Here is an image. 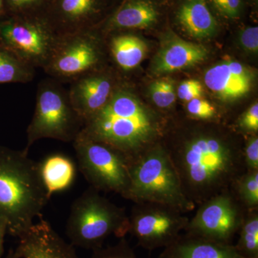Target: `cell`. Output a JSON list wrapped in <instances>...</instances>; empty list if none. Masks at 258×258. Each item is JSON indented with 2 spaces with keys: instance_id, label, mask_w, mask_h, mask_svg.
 <instances>
[{
  "instance_id": "obj_1",
  "label": "cell",
  "mask_w": 258,
  "mask_h": 258,
  "mask_svg": "<svg viewBox=\"0 0 258 258\" xmlns=\"http://www.w3.org/2000/svg\"><path fill=\"white\" fill-rule=\"evenodd\" d=\"M172 143L161 142L169 154L188 200L198 206L230 189L245 171L242 145L210 129L195 128Z\"/></svg>"
},
{
  "instance_id": "obj_2",
  "label": "cell",
  "mask_w": 258,
  "mask_h": 258,
  "mask_svg": "<svg viewBox=\"0 0 258 258\" xmlns=\"http://www.w3.org/2000/svg\"><path fill=\"white\" fill-rule=\"evenodd\" d=\"M163 128L160 118L122 84L108 103L85 121L81 132L132 159L161 142Z\"/></svg>"
},
{
  "instance_id": "obj_3",
  "label": "cell",
  "mask_w": 258,
  "mask_h": 258,
  "mask_svg": "<svg viewBox=\"0 0 258 258\" xmlns=\"http://www.w3.org/2000/svg\"><path fill=\"white\" fill-rule=\"evenodd\" d=\"M39 163L28 152L0 146V218L8 233L20 237L34 224L50 200Z\"/></svg>"
},
{
  "instance_id": "obj_4",
  "label": "cell",
  "mask_w": 258,
  "mask_h": 258,
  "mask_svg": "<svg viewBox=\"0 0 258 258\" xmlns=\"http://www.w3.org/2000/svg\"><path fill=\"white\" fill-rule=\"evenodd\" d=\"M130 187L125 200L169 205L186 214L196 206L185 196L179 175L161 142L131 159Z\"/></svg>"
},
{
  "instance_id": "obj_5",
  "label": "cell",
  "mask_w": 258,
  "mask_h": 258,
  "mask_svg": "<svg viewBox=\"0 0 258 258\" xmlns=\"http://www.w3.org/2000/svg\"><path fill=\"white\" fill-rule=\"evenodd\" d=\"M128 233V216L117 206L90 187L71 205L66 234L71 244L86 249L103 247L111 235L123 238Z\"/></svg>"
},
{
  "instance_id": "obj_6",
  "label": "cell",
  "mask_w": 258,
  "mask_h": 258,
  "mask_svg": "<svg viewBox=\"0 0 258 258\" xmlns=\"http://www.w3.org/2000/svg\"><path fill=\"white\" fill-rule=\"evenodd\" d=\"M60 83L51 78L39 83L35 112L27 129L26 152L42 139L73 142L82 130L84 121Z\"/></svg>"
},
{
  "instance_id": "obj_7",
  "label": "cell",
  "mask_w": 258,
  "mask_h": 258,
  "mask_svg": "<svg viewBox=\"0 0 258 258\" xmlns=\"http://www.w3.org/2000/svg\"><path fill=\"white\" fill-rule=\"evenodd\" d=\"M60 35L45 13L0 18V45L35 69H45Z\"/></svg>"
},
{
  "instance_id": "obj_8",
  "label": "cell",
  "mask_w": 258,
  "mask_h": 258,
  "mask_svg": "<svg viewBox=\"0 0 258 258\" xmlns=\"http://www.w3.org/2000/svg\"><path fill=\"white\" fill-rule=\"evenodd\" d=\"M80 171L91 187L125 198L130 187L131 159L109 144L80 132L74 142Z\"/></svg>"
},
{
  "instance_id": "obj_9",
  "label": "cell",
  "mask_w": 258,
  "mask_h": 258,
  "mask_svg": "<svg viewBox=\"0 0 258 258\" xmlns=\"http://www.w3.org/2000/svg\"><path fill=\"white\" fill-rule=\"evenodd\" d=\"M103 39L98 27L60 35L44 71L59 82H69L101 69Z\"/></svg>"
},
{
  "instance_id": "obj_10",
  "label": "cell",
  "mask_w": 258,
  "mask_h": 258,
  "mask_svg": "<svg viewBox=\"0 0 258 258\" xmlns=\"http://www.w3.org/2000/svg\"><path fill=\"white\" fill-rule=\"evenodd\" d=\"M189 218L169 205L134 203L128 216V233L148 250L165 248L177 240Z\"/></svg>"
},
{
  "instance_id": "obj_11",
  "label": "cell",
  "mask_w": 258,
  "mask_h": 258,
  "mask_svg": "<svg viewBox=\"0 0 258 258\" xmlns=\"http://www.w3.org/2000/svg\"><path fill=\"white\" fill-rule=\"evenodd\" d=\"M247 211L231 189L226 190L198 205L184 232L222 243L232 244Z\"/></svg>"
},
{
  "instance_id": "obj_12",
  "label": "cell",
  "mask_w": 258,
  "mask_h": 258,
  "mask_svg": "<svg viewBox=\"0 0 258 258\" xmlns=\"http://www.w3.org/2000/svg\"><path fill=\"white\" fill-rule=\"evenodd\" d=\"M68 93L71 104L83 121L93 116L108 103L122 84L113 74L100 69L71 81Z\"/></svg>"
},
{
  "instance_id": "obj_13",
  "label": "cell",
  "mask_w": 258,
  "mask_h": 258,
  "mask_svg": "<svg viewBox=\"0 0 258 258\" xmlns=\"http://www.w3.org/2000/svg\"><path fill=\"white\" fill-rule=\"evenodd\" d=\"M254 74L249 68L234 60H222L205 72L207 88L219 100L232 102L246 96L253 85Z\"/></svg>"
},
{
  "instance_id": "obj_14",
  "label": "cell",
  "mask_w": 258,
  "mask_h": 258,
  "mask_svg": "<svg viewBox=\"0 0 258 258\" xmlns=\"http://www.w3.org/2000/svg\"><path fill=\"white\" fill-rule=\"evenodd\" d=\"M19 237L15 252L19 258H79L74 246L68 243L42 217Z\"/></svg>"
},
{
  "instance_id": "obj_15",
  "label": "cell",
  "mask_w": 258,
  "mask_h": 258,
  "mask_svg": "<svg viewBox=\"0 0 258 258\" xmlns=\"http://www.w3.org/2000/svg\"><path fill=\"white\" fill-rule=\"evenodd\" d=\"M164 38L151 67L157 76L193 67L208 59V49L201 44L186 41L171 32Z\"/></svg>"
},
{
  "instance_id": "obj_16",
  "label": "cell",
  "mask_w": 258,
  "mask_h": 258,
  "mask_svg": "<svg viewBox=\"0 0 258 258\" xmlns=\"http://www.w3.org/2000/svg\"><path fill=\"white\" fill-rule=\"evenodd\" d=\"M101 0H52L45 13L60 35L96 28Z\"/></svg>"
},
{
  "instance_id": "obj_17",
  "label": "cell",
  "mask_w": 258,
  "mask_h": 258,
  "mask_svg": "<svg viewBox=\"0 0 258 258\" xmlns=\"http://www.w3.org/2000/svg\"><path fill=\"white\" fill-rule=\"evenodd\" d=\"M159 12L152 0H125L103 24L104 33L128 30H141L154 26Z\"/></svg>"
},
{
  "instance_id": "obj_18",
  "label": "cell",
  "mask_w": 258,
  "mask_h": 258,
  "mask_svg": "<svg viewBox=\"0 0 258 258\" xmlns=\"http://www.w3.org/2000/svg\"><path fill=\"white\" fill-rule=\"evenodd\" d=\"M159 258H243L232 244L222 243L204 237L181 233L164 248Z\"/></svg>"
},
{
  "instance_id": "obj_19",
  "label": "cell",
  "mask_w": 258,
  "mask_h": 258,
  "mask_svg": "<svg viewBox=\"0 0 258 258\" xmlns=\"http://www.w3.org/2000/svg\"><path fill=\"white\" fill-rule=\"evenodd\" d=\"M176 19L181 28L195 38L211 37L218 30V23L206 0H181Z\"/></svg>"
},
{
  "instance_id": "obj_20",
  "label": "cell",
  "mask_w": 258,
  "mask_h": 258,
  "mask_svg": "<svg viewBox=\"0 0 258 258\" xmlns=\"http://www.w3.org/2000/svg\"><path fill=\"white\" fill-rule=\"evenodd\" d=\"M110 33L114 35L108 40V51L117 67L123 71H130L138 67L148 52L147 43L143 39L128 32Z\"/></svg>"
},
{
  "instance_id": "obj_21",
  "label": "cell",
  "mask_w": 258,
  "mask_h": 258,
  "mask_svg": "<svg viewBox=\"0 0 258 258\" xmlns=\"http://www.w3.org/2000/svg\"><path fill=\"white\" fill-rule=\"evenodd\" d=\"M40 175L50 198L52 194L64 191L72 185L76 177L74 162L62 154H52L39 163Z\"/></svg>"
},
{
  "instance_id": "obj_22",
  "label": "cell",
  "mask_w": 258,
  "mask_h": 258,
  "mask_svg": "<svg viewBox=\"0 0 258 258\" xmlns=\"http://www.w3.org/2000/svg\"><path fill=\"white\" fill-rule=\"evenodd\" d=\"M35 75L34 68L0 45V84L29 83Z\"/></svg>"
},
{
  "instance_id": "obj_23",
  "label": "cell",
  "mask_w": 258,
  "mask_h": 258,
  "mask_svg": "<svg viewBox=\"0 0 258 258\" xmlns=\"http://www.w3.org/2000/svg\"><path fill=\"white\" fill-rule=\"evenodd\" d=\"M237 234V252L243 258H258V209L247 211Z\"/></svg>"
},
{
  "instance_id": "obj_24",
  "label": "cell",
  "mask_w": 258,
  "mask_h": 258,
  "mask_svg": "<svg viewBox=\"0 0 258 258\" xmlns=\"http://www.w3.org/2000/svg\"><path fill=\"white\" fill-rule=\"evenodd\" d=\"M246 210L258 209V171H245L230 187Z\"/></svg>"
},
{
  "instance_id": "obj_25",
  "label": "cell",
  "mask_w": 258,
  "mask_h": 258,
  "mask_svg": "<svg viewBox=\"0 0 258 258\" xmlns=\"http://www.w3.org/2000/svg\"><path fill=\"white\" fill-rule=\"evenodd\" d=\"M149 94L157 108L161 110L170 109L176 99L174 81L169 78H163L154 81L149 87Z\"/></svg>"
},
{
  "instance_id": "obj_26",
  "label": "cell",
  "mask_w": 258,
  "mask_h": 258,
  "mask_svg": "<svg viewBox=\"0 0 258 258\" xmlns=\"http://www.w3.org/2000/svg\"><path fill=\"white\" fill-rule=\"evenodd\" d=\"M52 0H4L6 15L45 13Z\"/></svg>"
},
{
  "instance_id": "obj_27",
  "label": "cell",
  "mask_w": 258,
  "mask_h": 258,
  "mask_svg": "<svg viewBox=\"0 0 258 258\" xmlns=\"http://www.w3.org/2000/svg\"><path fill=\"white\" fill-rule=\"evenodd\" d=\"M186 111L191 119L200 122H211L218 117L216 107L208 100L200 98L186 103Z\"/></svg>"
},
{
  "instance_id": "obj_28",
  "label": "cell",
  "mask_w": 258,
  "mask_h": 258,
  "mask_svg": "<svg viewBox=\"0 0 258 258\" xmlns=\"http://www.w3.org/2000/svg\"><path fill=\"white\" fill-rule=\"evenodd\" d=\"M92 258H137L124 237L114 245L102 247L93 250Z\"/></svg>"
},
{
  "instance_id": "obj_29",
  "label": "cell",
  "mask_w": 258,
  "mask_h": 258,
  "mask_svg": "<svg viewBox=\"0 0 258 258\" xmlns=\"http://www.w3.org/2000/svg\"><path fill=\"white\" fill-rule=\"evenodd\" d=\"M214 10L227 20H237L240 18L243 10L242 0H206Z\"/></svg>"
},
{
  "instance_id": "obj_30",
  "label": "cell",
  "mask_w": 258,
  "mask_h": 258,
  "mask_svg": "<svg viewBox=\"0 0 258 258\" xmlns=\"http://www.w3.org/2000/svg\"><path fill=\"white\" fill-rule=\"evenodd\" d=\"M236 128L241 133L255 135L258 132V103L253 104L245 110L236 122Z\"/></svg>"
},
{
  "instance_id": "obj_31",
  "label": "cell",
  "mask_w": 258,
  "mask_h": 258,
  "mask_svg": "<svg viewBox=\"0 0 258 258\" xmlns=\"http://www.w3.org/2000/svg\"><path fill=\"white\" fill-rule=\"evenodd\" d=\"M242 157L245 171H258V137L249 135L242 145Z\"/></svg>"
},
{
  "instance_id": "obj_32",
  "label": "cell",
  "mask_w": 258,
  "mask_h": 258,
  "mask_svg": "<svg viewBox=\"0 0 258 258\" xmlns=\"http://www.w3.org/2000/svg\"><path fill=\"white\" fill-rule=\"evenodd\" d=\"M204 93L203 85L196 79H189L180 83L176 96L180 100L187 103L191 100L202 98Z\"/></svg>"
},
{
  "instance_id": "obj_33",
  "label": "cell",
  "mask_w": 258,
  "mask_h": 258,
  "mask_svg": "<svg viewBox=\"0 0 258 258\" xmlns=\"http://www.w3.org/2000/svg\"><path fill=\"white\" fill-rule=\"evenodd\" d=\"M241 47L249 53H257L258 51V28L247 27L240 32L239 37Z\"/></svg>"
},
{
  "instance_id": "obj_34",
  "label": "cell",
  "mask_w": 258,
  "mask_h": 258,
  "mask_svg": "<svg viewBox=\"0 0 258 258\" xmlns=\"http://www.w3.org/2000/svg\"><path fill=\"white\" fill-rule=\"evenodd\" d=\"M7 233H8V225L3 219L0 218V258L3 257L4 254L5 237Z\"/></svg>"
},
{
  "instance_id": "obj_35",
  "label": "cell",
  "mask_w": 258,
  "mask_h": 258,
  "mask_svg": "<svg viewBox=\"0 0 258 258\" xmlns=\"http://www.w3.org/2000/svg\"><path fill=\"white\" fill-rule=\"evenodd\" d=\"M5 15H6V12H5L4 0H0V18Z\"/></svg>"
},
{
  "instance_id": "obj_36",
  "label": "cell",
  "mask_w": 258,
  "mask_h": 258,
  "mask_svg": "<svg viewBox=\"0 0 258 258\" xmlns=\"http://www.w3.org/2000/svg\"><path fill=\"white\" fill-rule=\"evenodd\" d=\"M2 258H19L18 256H17L16 253H15V250L13 249H10L8 253L7 254V255L4 257Z\"/></svg>"
}]
</instances>
